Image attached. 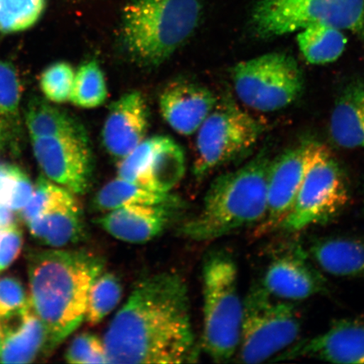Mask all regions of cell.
Wrapping results in <instances>:
<instances>
[{
  "label": "cell",
  "instance_id": "4fadbf2b",
  "mask_svg": "<svg viewBox=\"0 0 364 364\" xmlns=\"http://www.w3.org/2000/svg\"><path fill=\"white\" fill-rule=\"evenodd\" d=\"M323 147L317 143H304L271 161L266 215L256 227L255 235L261 236L279 230L294 206L309 166Z\"/></svg>",
  "mask_w": 364,
  "mask_h": 364
},
{
  "label": "cell",
  "instance_id": "d6a6232c",
  "mask_svg": "<svg viewBox=\"0 0 364 364\" xmlns=\"http://www.w3.org/2000/svg\"><path fill=\"white\" fill-rule=\"evenodd\" d=\"M23 235L18 226L4 230L0 236V272L6 270L21 253Z\"/></svg>",
  "mask_w": 364,
  "mask_h": 364
},
{
  "label": "cell",
  "instance_id": "ba28073f",
  "mask_svg": "<svg viewBox=\"0 0 364 364\" xmlns=\"http://www.w3.org/2000/svg\"><path fill=\"white\" fill-rule=\"evenodd\" d=\"M236 95L262 112L282 110L302 95L304 76L295 58L271 53L237 63L231 70Z\"/></svg>",
  "mask_w": 364,
  "mask_h": 364
},
{
  "label": "cell",
  "instance_id": "7402d4cb",
  "mask_svg": "<svg viewBox=\"0 0 364 364\" xmlns=\"http://www.w3.org/2000/svg\"><path fill=\"white\" fill-rule=\"evenodd\" d=\"M332 140L344 149H364V81L346 86L335 102L330 119Z\"/></svg>",
  "mask_w": 364,
  "mask_h": 364
},
{
  "label": "cell",
  "instance_id": "30bf717a",
  "mask_svg": "<svg viewBox=\"0 0 364 364\" xmlns=\"http://www.w3.org/2000/svg\"><path fill=\"white\" fill-rule=\"evenodd\" d=\"M349 201L343 170L324 146L309 166L294 206L279 230L294 233L325 225L339 216Z\"/></svg>",
  "mask_w": 364,
  "mask_h": 364
},
{
  "label": "cell",
  "instance_id": "6da1fadb",
  "mask_svg": "<svg viewBox=\"0 0 364 364\" xmlns=\"http://www.w3.org/2000/svg\"><path fill=\"white\" fill-rule=\"evenodd\" d=\"M108 363H192L196 339L188 285L176 272L141 280L103 338Z\"/></svg>",
  "mask_w": 364,
  "mask_h": 364
},
{
  "label": "cell",
  "instance_id": "7c38bea8",
  "mask_svg": "<svg viewBox=\"0 0 364 364\" xmlns=\"http://www.w3.org/2000/svg\"><path fill=\"white\" fill-rule=\"evenodd\" d=\"M183 149L166 136L145 139L120 159L117 177L159 193H170L185 174Z\"/></svg>",
  "mask_w": 364,
  "mask_h": 364
},
{
  "label": "cell",
  "instance_id": "cb8c5ba5",
  "mask_svg": "<svg viewBox=\"0 0 364 364\" xmlns=\"http://www.w3.org/2000/svg\"><path fill=\"white\" fill-rule=\"evenodd\" d=\"M26 122L31 139L88 136L85 127L74 117L38 98L31 100L27 107Z\"/></svg>",
  "mask_w": 364,
  "mask_h": 364
},
{
  "label": "cell",
  "instance_id": "3957f363",
  "mask_svg": "<svg viewBox=\"0 0 364 364\" xmlns=\"http://www.w3.org/2000/svg\"><path fill=\"white\" fill-rule=\"evenodd\" d=\"M271 161L260 154L212 182L200 211L180 228L186 238L203 242L257 227L266 215Z\"/></svg>",
  "mask_w": 364,
  "mask_h": 364
},
{
  "label": "cell",
  "instance_id": "e575fe53",
  "mask_svg": "<svg viewBox=\"0 0 364 364\" xmlns=\"http://www.w3.org/2000/svg\"><path fill=\"white\" fill-rule=\"evenodd\" d=\"M20 168L0 166V203L9 204Z\"/></svg>",
  "mask_w": 364,
  "mask_h": 364
},
{
  "label": "cell",
  "instance_id": "f546056e",
  "mask_svg": "<svg viewBox=\"0 0 364 364\" xmlns=\"http://www.w3.org/2000/svg\"><path fill=\"white\" fill-rule=\"evenodd\" d=\"M22 85L11 63L0 60V117L13 118L19 112Z\"/></svg>",
  "mask_w": 364,
  "mask_h": 364
},
{
  "label": "cell",
  "instance_id": "836d02e7",
  "mask_svg": "<svg viewBox=\"0 0 364 364\" xmlns=\"http://www.w3.org/2000/svg\"><path fill=\"white\" fill-rule=\"evenodd\" d=\"M34 186L31 183L29 177L21 169L17 173L15 185H14L11 197L9 206L13 210L21 211L28 203L31 196H33Z\"/></svg>",
  "mask_w": 364,
  "mask_h": 364
},
{
  "label": "cell",
  "instance_id": "484cf974",
  "mask_svg": "<svg viewBox=\"0 0 364 364\" xmlns=\"http://www.w3.org/2000/svg\"><path fill=\"white\" fill-rule=\"evenodd\" d=\"M107 95L106 78L99 63L93 59L81 65L75 71L70 102L80 108H97L106 102Z\"/></svg>",
  "mask_w": 364,
  "mask_h": 364
},
{
  "label": "cell",
  "instance_id": "9c48e42d",
  "mask_svg": "<svg viewBox=\"0 0 364 364\" xmlns=\"http://www.w3.org/2000/svg\"><path fill=\"white\" fill-rule=\"evenodd\" d=\"M256 118L234 102H222L197 131L193 174L203 179L209 173L247 152L263 133Z\"/></svg>",
  "mask_w": 364,
  "mask_h": 364
},
{
  "label": "cell",
  "instance_id": "9a60e30c",
  "mask_svg": "<svg viewBox=\"0 0 364 364\" xmlns=\"http://www.w3.org/2000/svg\"><path fill=\"white\" fill-rule=\"evenodd\" d=\"M293 359L364 364V317L336 321L322 333L296 341L273 361Z\"/></svg>",
  "mask_w": 364,
  "mask_h": 364
},
{
  "label": "cell",
  "instance_id": "8d00e7d4",
  "mask_svg": "<svg viewBox=\"0 0 364 364\" xmlns=\"http://www.w3.org/2000/svg\"><path fill=\"white\" fill-rule=\"evenodd\" d=\"M3 338H4L3 327H2V324H1V321H0V348H1Z\"/></svg>",
  "mask_w": 364,
  "mask_h": 364
},
{
  "label": "cell",
  "instance_id": "277c9868",
  "mask_svg": "<svg viewBox=\"0 0 364 364\" xmlns=\"http://www.w3.org/2000/svg\"><path fill=\"white\" fill-rule=\"evenodd\" d=\"M203 0H129L122 12V43L142 66L167 60L197 30Z\"/></svg>",
  "mask_w": 364,
  "mask_h": 364
},
{
  "label": "cell",
  "instance_id": "1f68e13d",
  "mask_svg": "<svg viewBox=\"0 0 364 364\" xmlns=\"http://www.w3.org/2000/svg\"><path fill=\"white\" fill-rule=\"evenodd\" d=\"M30 304L21 282L14 277L0 279V321L16 315Z\"/></svg>",
  "mask_w": 364,
  "mask_h": 364
},
{
  "label": "cell",
  "instance_id": "7a4b0ae2",
  "mask_svg": "<svg viewBox=\"0 0 364 364\" xmlns=\"http://www.w3.org/2000/svg\"><path fill=\"white\" fill-rule=\"evenodd\" d=\"M30 303L48 331L52 353L85 321L102 257L84 250H33L27 258Z\"/></svg>",
  "mask_w": 364,
  "mask_h": 364
},
{
  "label": "cell",
  "instance_id": "74e56055",
  "mask_svg": "<svg viewBox=\"0 0 364 364\" xmlns=\"http://www.w3.org/2000/svg\"><path fill=\"white\" fill-rule=\"evenodd\" d=\"M1 136H2V129H1V127H0V140H1Z\"/></svg>",
  "mask_w": 364,
  "mask_h": 364
},
{
  "label": "cell",
  "instance_id": "5b68a950",
  "mask_svg": "<svg viewBox=\"0 0 364 364\" xmlns=\"http://www.w3.org/2000/svg\"><path fill=\"white\" fill-rule=\"evenodd\" d=\"M203 329L200 347L215 363H228L238 352L244 299L237 263L230 252H209L203 263Z\"/></svg>",
  "mask_w": 364,
  "mask_h": 364
},
{
  "label": "cell",
  "instance_id": "2e32d148",
  "mask_svg": "<svg viewBox=\"0 0 364 364\" xmlns=\"http://www.w3.org/2000/svg\"><path fill=\"white\" fill-rule=\"evenodd\" d=\"M27 225L38 242L51 248L70 247L87 237L85 213L78 198L56 183L43 211Z\"/></svg>",
  "mask_w": 364,
  "mask_h": 364
},
{
  "label": "cell",
  "instance_id": "d4e9b609",
  "mask_svg": "<svg viewBox=\"0 0 364 364\" xmlns=\"http://www.w3.org/2000/svg\"><path fill=\"white\" fill-rule=\"evenodd\" d=\"M297 43L300 52L308 63L324 65L338 60L343 55L348 39L343 30L316 24L299 31Z\"/></svg>",
  "mask_w": 364,
  "mask_h": 364
},
{
  "label": "cell",
  "instance_id": "52a82bcc",
  "mask_svg": "<svg viewBox=\"0 0 364 364\" xmlns=\"http://www.w3.org/2000/svg\"><path fill=\"white\" fill-rule=\"evenodd\" d=\"M316 24L364 38V0H257L250 26L259 38L294 33Z\"/></svg>",
  "mask_w": 364,
  "mask_h": 364
},
{
  "label": "cell",
  "instance_id": "83f0119b",
  "mask_svg": "<svg viewBox=\"0 0 364 364\" xmlns=\"http://www.w3.org/2000/svg\"><path fill=\"white\" fill-rule=\"evenodd\" d=\"M47 0H0V33H21L33 27L43 16Z\"/></svg>",
  "mask_w": 364,
  "mask_h": 364
},
{
  "label": "cell",
  "instance_id": "ac0fdd59",
  "mask_svg": "<svg viewBox=\"0 0 364 364\" xmlns=\"http://www.w3.org/2000/svg\"><path fill=\"white\" fill-rule=\"evenodd\" d=\"M149 109L144 95L131 91L114 102L102 129L104 147L112 156L124 158L146 139Z\"/></svg>",
  "mask_w": 364,
  "mask_h": 364
},
{
  "label": "cell",
  "instance_id": "d6986e66",
  "mask_svg": "<svg viewBox=\"0 0 364 364\" xmlns=\"http://www.w3.org/2000/svg\"><path fill=\"white\" fill-rule=\"evenodd\" d=\"M217 102L211 90L186 81L173 82L162 91L159 100L164 120L184 136L197 133Z\"/></svg>",
  "mask_w": 364,
  "mask_h": 364
},
{
  "label": "cell",
  "instance_id": "e0dca14e",
  "mask_svg": "<svg viewBox=\"0 0 364 364\" xmlns=\"http://www.w3.org/2000/svg\"><path fill=\"white\" fill-rule=\"evenodd\" d=\"M181 208V202L132 205L104 213L95 222L113 238L144 244L162 235L175 221Z\"/></svg>",
  "mask_w": 364,
  "mask_h": 364
},
{
  "label": "cell",
  "instance_id": "ffe728a7",
  "mask_svg": "<svg viewBox=\"0 0 364 364\" xmlns=\"http://www.w3.org/2000/svg\"><path fill=\"white\" fill-rule=\"evenodd\" d=\"M1 321L0 363H31L53 353L48 331L31 303L21 312Z\"/></svg>",
  "mask_w": 364,
  "mask_h": 364
},
{
  "label": "cell",
  "instance_id": "5bb4252c",
  "mask_svg": "<svg viewBox=\"0 0 364 364\" xmlns=\"http://www.w3.org/2000/svg\"><path fill=\"white\" fill-rule=\"evenodd\" d=\"M261 284L273 297L289 302L315 297L329 290L324 272L299 245L273 259Z\"/></svg>",
  "mask_w": 364,
  "mask_h": 364
},
{
  "label": "cell",
  "instance_id": "f1b7e54d",
  "mask_svg": "<svg viewBox=\"0 0 364 364\" xmlns=\"http://www.w3.org/2000/svg\"><path fill=\"white\" fill-rule=\"evenodd\" d=\"M75 76L74 68L67 62H57L43 72L41 90L46 99L53 103L70 102Z\"/></svg>",
  "mask_w": 364,
  "mask_h": 364
},
{
  "label": "cell",
  "instance_id": "8fae6325",
  "mask_svg": "<svg viewBox=\"0 0 364 364\" xmlns=\"http://www.w3.org/2000/svg\"><path fill=\"white\" fill-rule=\"evenodd\" d=\"M34 156L45 177L72 193L84 195L92 188L93 154L88 136L31 139Z\"/></svg>",
  "mask_w": 364,
  "mask_h": 364
},
{
  "label": "cell",
  "instance_id": "44dd1931",
  "mask_svg": "<svg viewBox=\"0 0 364 364\" xmlns=\"http://www.w3.org/2000/svg\"><path fill=\"white\" fill-rule=\"evenodd\" d=\"M307 252L322 272L343 279H364V237L330 235L314 241Z\"/></svg>",
  "mask_w": 364,
  "mask_h": 364
},
{
  "label": "cell",
  "instance_id": "4316f807",
  "mask_svg": "<svg viewBox=\"0 0 364 364\" xmlns=\"http://www.w3.org/2000/svg\"><path fill=\"white\" fill-rule=\"evenodd\" d=\"M124 289L112 272H102L91 284L86 306L85 321L95 326L102 322L120 303Z\"/></svg>",
  "mask_w": 364,
  "mask_h": 364
},
{
  "label": "cell",
  "instance_id": "8992f818",
  "mask_svg": "<svg viewBox=\"0 0 364 364\" xmlns=\"http://www.w3.org/2000/svg\"><path fill=\"white\" fill-rule=\"evenodd\" d=\"M292 303L273 297L261 284L250 289L244 298L240 362L269 360L299 341L301 316Z\"/></svg>",
  "mask_w": 364,
  "mask_h": 364
},
{
  "label": "cell",
  "instance_id": "d590c367",
  "mask_svg": "<svg viewBox=\"0 0 364 364\" xmlns=\"http://www.w3.org/2000/svg\"><path fill=\"white\" fill-rule=\"evenodd\" d=\"M17 223L15 210L8 204L0 203V229L6 230L17 226Z\"/></svg>",
  "mask_w": 364,
  "mask_h": 364
},
{
  "label": "cell",
  "instance_id": "4dcf8cb0",
  "mask_svg": "<svg viewBox=\"0 0 364 364\" xmlns=\"http://www.w3.org/2000/svg\"><path fill=\"white\" fill-rule=\"evenodd\" d=\"M65 358L70 363H108L103 339L91 333L76 336L68 346Z\"/></svg>",
  "mask_w": 364,
  "mask_h": 364
},
{
  "label": "cell",
  "instance_id": "603a6c76",
  "mask_svg": "<svg viewBox=\"0 0 364 364\" xmlns=\"http://www.w3.org/2000/svg\"><path fill=\"white\" fill-rule=\"evenodd\" d=\"M181 202L170 193H159L117 177L109 181L95 196V211L107 213L132 205H158Z\"/></svg>",
  "mask_w": 364,
  "mask_h": 364
}]
</instances>
